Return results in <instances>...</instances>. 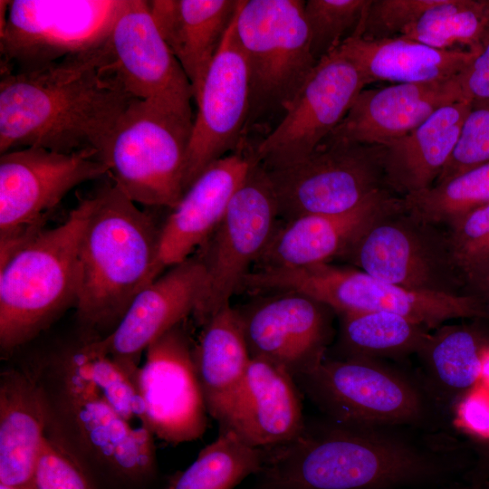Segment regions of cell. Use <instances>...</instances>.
Listing matches in <instances>:
<instances>
[{"label": "cell", "instance_id": "cell-30", "mask_svg": "<svg viewBox=\"0 0 489 489\" xmlns=\"http://www.w3.org/2000/svg\"><path fill=\"white\" fill-rule=\"evenodd\" d=\"M489 340L469 325H442L430 333L417 354L420 375L451 412L455 403L481 380Z\"/></svg>", "mask_w": 489, "mask_h": 489}, {"label": "cell", "instance_id": "cell-34", "mask_svg": "<svg viewBox=\"0 0 489 489\" xmlns=\"http://www.w3.org/2000/svg\"><path fill=\"white\" fill-rule=\"evenodd\" d=\"M62 388L95 394L129 422L142 423L143 407L134 380L115 360L87 342L63 361Z\"/></svg>", "mask_w": 489, "mask_h": 489}, {"label": "cell", "instance_id": "cell-14", "mask_svg": "<svg viewBox=\"0 0 489 489\" xmlns=\"http://www.w3.org/2000/svg\"><path fill=\"white\" fill-rule=\"evenodd\" d=\"M368 84L360 68L339 48L319 61L289 113L254 150L255 163L270 171L306 158Z\"/></svg>", "mask_w": 489, "mask_h": 489}, {"label": "cell", "instance_id": "cell-9", "mask_svg": "<svg viewBox=\"0 0 489 489\" xmlns=\"http://www.w3.org/2000/svg\"><path fill=\"white\" fill-rule=\"evenodd\" d=\"M128 0L0 1V71L40 68L105 45Z\"/></svg>", "mask_w": 489, "mask_h": 489}, {"label": "cell", "instance_id": "cell-10", "mask_svg": "<svg viewBox=\"0 0 489 489\" xmlns=\"http://www.w3.org/2000/svg\"><path fill=\"white\" fill-rule=\"evenodd\" d=\"M266 173L282 223L344 213L382 190H390L384 146L331 137L303 159Z\"/></svg>", "mask_w": 489, "mask_h": 489}, {"label": "cell", "instance_id": "cell-29", "mask_svg": "<svg viewBox=\"0 0 489 489\" xmlns=\"http://www.w3.org/2000/svg\"><path fill=\"white\" fill-rule=\"evenodd\" d=\"M363 72L369 83H427L459 75L479 53L440 50L422 43L396 37L368 41L359 36L340 47Z\"/></svg>", "mask_w": 489, "mask_h": 489}, {"label": "cell", "instance_id": "cell-16", "mask_svg": "<svg viewBox=\"0 0 489 489\" xmlns=\"http://www.w3.org/2000/svg\"><path fill=\"white\" fill-rule=\"evenodd\" d=\"M206 284L204 263L194 254L144 287L110 333L86 342L115 360L135 382L141 354L167 331L195 314L203 301Z\"/></svg>", "mask_w": 489, "mask_h": 489}, {"label": "cell", "instance_id": "cell-26", "mask_svg": "<svg viewBox=\"0 0 489 489\" xmlns=\"http://www.w3.org/2000/svg\"><path fill=\"white\" fill-rule=\"evenodd\" d=\"M239 0H150L149 12L188 78L197 103Z\"/></svg>", "mask_w": 489, "mask_h": 489}, {"label": "cell", "instance_id": "cell-17", "mask_svg": "<svg viewBox=\"0 0 489 489\" xmlns=\"http://www.w3.org/2000/svg\"><path fill=\"white\" fill-rule=\"evenodd\" d=\"M110 45L116 69L134 98L194 120L191 83L156 27L147 0H128Z\"/></svg>", "mask_w": 489, "mask_h": 489}, {"label": "cell", "instance_id": "cell-13", "mask_svg": "<svg viewBox=\"0 0 489 489\" xmlns=\"http://www.w3.org/2000/svg\"><path fill=\"white\" fill-rule=\"evenodd\" d=\"M280 222L267 173L254 162L223 219L197 254L206 272L205 295L193 315L198 324L203 327L241 290Z\"/></svg>", "mask_w": 489, "mask_h": 489}, {"label": "cell", "instance_id": "cell-44", "mask_svg": "<svg viewBox=\"0 0 489 489\" xmlns=\"http://www.w3.org/2000/svg\"><path fill=\"white\" fill-rule=\"evenodd\" d=\"M476 459L465 476V482L477 484L489 479V443L475 447Z\"/></svg>", "mask_w": 489, "mask_h": 489}, {"label": "cell", "instance_id": "cell-33", "mask_svg": "<svg viewBox=\"0 0 489 489\" xmlns=\"http://www.w3.org/2000/svg\"><path fill=\"white\" fill-rule=\"evenodd\" d=\"M400 37L440 50L480 53L489 41V0H436Z\"/></svg>", "mask_w": 489, "mask_h": 489}, {"label": "cell", "instance_id": "cell-41", "mask_svg": "<svg viewBox=\"0 0 489 489\" xmlns=\"http://www.w3.org/2000/svg\"><path fill=\"white\" fill-rule=\"evenodd\" d=\"M458 427L489 443V388L475 387L454 406L452 415Z\"/></svg>", "mask_w": 489, "mask_h": 489}, {"label": "cell", "instance_id": "cell-31", "mask_svg": "<svg viewBox=\"0 0 489 489\" xmlns=\"http://www.w3.org/2000/svg\"><path fill=\"white\" fill-rule=\"evenodd\" d=\"M340 355L336 358L402 360L417 354L430 330L398 314L384 312L340 314Z\"/></svg>", "mask_w": 489, "mask_h": 489}, {"label": "cell", "instance_id": "cell-19", "mask_svg": "<svg viewBox=\"0 0 489 489\" xmlns=\"http://www.w3.org/2000/svg\"><path fill=\"white\" fill-rule=\"evenodd\" d=\"M274 294L236 311L251 357L282 366L295 379L325 358L328 307L296 292Z\"/></svg>", "mask_w": 489, "mask_h": 489}, {"label": "cell", "instance_id": "cell-27", "mask_svg": "<svg viewBox=\"0 0 489 489\" xmlns=\"http://www.w3.org/2000/svg\"><path fill=\"white\" fill-rule=\"evenodd\" d=\"M472 107L469 99L446 105L407 136L384 146L386 181L393 193L404 197L435 184Z\"/></svg>", "mask_w": 489, "mask_h": 489}, {"label": "cell", "instance_id": "cell-12", "mask_svg": "<svg viewBox=\"0 0 489 489\" xmlns=\"http://www.w3.org/2000/svg\"><path fill=\"white\" fill-rule=\"evenodd\" d=\"M343 257L360 270L407 289L467 294L465 276L454 256L448 230L405 212L402 197L398 206L366 228Z\"/></svg>", "mask_w": 489, "mask_h": 489}, {"label": "cell", "instance_id": "cell-40", "mask_svg": "<svg viewBox=\"0 0 489 489\" xmlns=\"http://www.w3.org/2000/svg\"><path fill=\"white\" fill-rule=\"evenodd\" d=\"M447 229L454 256L465 276L489 261V203L470 212Z\"/></svg>", "mask_w": 489, "mask_h": 489}, {"label": "cell", "instance_id": "cell-11", "mask_svg": "<svg viewBox=\"0 0 489 489\" xmlns=\"http://www.w3.org/2000/svg\"><path fill=\"white\" fill-rule=\"evenodd\" d=\"M109 174L93 151L28 147L0 154V265L44 230L73 187Z\"/></svg>", "mask_w": 489, "mask_h": 489}, {"label": "cell", "instance_id": "cell-18", "mask_svg": "<svg viewBox=\"0 0 489 489\" xmlns=\"http://www.w3.org/2000/svg\"><path fill=\"white\" fill-rule=\"evenodd\" d=\"M197 106L187 156L186 191L211 164L238 151L240 146L248 111V75L235 16L207 72Z\"/></svg>", "mask_w": 489, "mask_h": 489}, {"label": "cell", "instance_id": "cell-8", "mask_svg": "<svg viewBox=\"0 0 489 489\" xmlns=\"http://www.w3.org/2000/svg\"><path fill=\"white\" fill-rule=\"evenodd\" d=\"M194 120L135 100L104 154L109 177L134 203L174 208L186 192Z\"/></svg>", "mask_w": 489, "mask_h": 489}, {"label": "cell", "instance_id": "cell-15", "mask_svg": "<svg viewBox=\"0 0 489 489\" xmlns=\"http://www.w3.org/2000/svg\"><path fill=\"white\" fill-rule=\"evenodd\" d=\"M184 322L149 346L135 378L143 407L141 426L173 445L201 437L208 414L195 366V345Z\"/></svg>", "mask_w": 489, "mask_h": 489}, {"label": "cell", "instance_id": "cell-21", "mask_svg": "<svg viewBox=\"0 0 489 489\" xmlns=\"http://www.w3.org/2000/svg\"><path fill=\"white\" fill-rule=\"evenodd\" d=\"M468 99L458 75L427 83H397L364 89L328 136L387 146L416 129L440 108Z\"/></svg>", "mask_w": 489, "mask_h": 489}, {"label": "cell", "instance_id": "cell-42", "mask_svg": "<svg viewBox=\"0 0 489 489\" xmlns=\"http://www.w3.org/2000/svg\"><path fill=\"white\" fill-rule=\"evenodd\" d=\"M458 80L465 96L473 103L489 101V41Z\"/></svg>", "mask_w": 489, "mask_h": 489}, {"label": "cell", "instance_id": "cell-23", "mask_svg": "<svg viewBox=\"0 0 489 489\" xmlns=\"http://www.w3.org/2000/svg\"><path fill=\"white\" fill-rule=\"evenodd\" d=\"M400 201L401 197L386 189L344 213L281 223L254 270L302 267L343 256L372 222Z\"/></svg>", "mask_w": 489, "mask_h": 489}, {"label": "cell", "instance_id": "cell-39", "mask_svg": "<svg viewBox=\"0 0 489 489\" xmlns=\"http://www.w3.org/2000/svg\"><path fill=\"white\" fill-rule=\"evenodd\" d=\"M489 162V101L473 103L453 154L435 184Z\"/></svg>", "mask_w": 489, "mask_h": 489}, {"label": "cell", "instance_id": "cell-28", "mask_svg": "<svg viewBox=\"0 0 489 489\" xmlns=\"http://www.w3.org/2000/svg\"><path fill=\"white\" fill-rule=\"evenodd\" d=\"M251 360L236 309L230 303L203 326L194 348L197 379L207 413L223 428Z\"/></svg>", "mask_w": 489, "mask_h": 489}, {"label": "cell", "instance_id": "cell-47", "mask_svg": "<svg viewBox=\"0 0 489 489\" xmlns=\"http://www.w3.org/2000/svg\"><path fill=\"white\" fill-rule=\"evenodd\" d=\"M0 489H13V488H10V487L5 486L4 484H0Z\"/></svg>", "mask_w": 489, "mask_h": 489}, {"label": "cell", "instance_id": "cell-2", "mask_svg": "<svg viewBox=\"0 0 489 489\" xmlns=\"http://www.w3.org/2000/svg\"><path fill=\"white\" fill-rule=\"evenodd\" d=\"M135 100L116 69L110 40L37 69L0 71V154L36 147L93 151L104 162L112 135Z\"/></svg>", "mask_w": 489, "mask_h": 489}, {"label": "cell", "instance_id": "cell-32", "mask_svg": "<svg viewBox=\"0 0 489 489\" xmlns=\"http://www.w3.org/2000/svg\"><path fill=\"white\" fill-rule=\"evenodd\" d=\"M270 447L245 443L234 430H219L185 470L173 474L164 489H235L265 465Z\"/></svg>", "mask_w": 489, "mask_h": 489}, {"label": "cell", "instance_id": "cell-45", "mask_svg": "<svg viewBox=\"0 0 489 489\" xmlns=\"http://www.w3.org/2000/svg\"><path fill=\"white\" fill-rule=\"evenodd\" d=\"M489 388V349L486 350L482 364L481 380Z\"/></svg>", "mask_w": 489, "mask_h": 489}, {"label": "cell", "instance_id": "cell-25", "mask_svg": "<svg viewBox=\"0 0 489 489\" xmlns=\"http://www.w3.org/2000/svg\"><path fill=\"white\" fill-rule=\"evenodd\" d=\"M52 420V406L32 374L8 369L0 377V484L34 486L36 462Z\"/></svg>", "mask_w": 489, "mask_h": 489}, {"label": "cell", "instance_id": "cell-7", "mask_svg": "<svg viewBox=\"0 0 489 489\" xmlns=\"http://www.w3.org/2000/svg\"><path fill=\"white\" fill-rule=\"evenodd\" d=\"M246 287L254 292H296L335 311L339 315L384 312L401 315L429 330L455 319H489L473 295L420 292L380 280L360 269L330 263L252 272Z\"/></svg>", "mask_w": 489, "mask_h": 489}, {"label": "cell", "instance_id": "cell-1", "mask_svg": "<svg viewBox=\"0 0 489 489\" xmlns=\"http://www.w3.org/2000/svg\"><path fill=\"white\" fill-rule=\"evenodd\" d=\"M475 447L451 430L306 419L279 446L262 489H452L475 462Z\"/></svg>", "mask_w": 489, "mask_h": 489}, {"label": "cell", "instance_id": "cell-38", "mask_svg": "<svg viewBox=\"0 0 489 489\" xmlns=\"http://www.w3.org/2000/svg\"><path fill=\"white\" fill-rule=\"evenodd\" d=\"M436 0H369L354 36L368 41L400 37Z\"/></svg>", "mask_w": 489, "mask_h": 489}, {"label": "cell", "instance_id": "cell-24", "mask_svg": "<svg viewBox=\"0 0 489 489\" xmlns=\"http://www.w3.org/2000/svg\"><path fill=\"white\" fill-rule=\"evenodd\" d=\"M299 388L282 366L251 357L225 426L245 443L273 447L294 438L304 427Z\"/></svg>", "mask_w": 489, "mask_h": 489}, {"label": "cell", "instance_id": "cell-4", "mask_svg": "<svg viewBox=\"0 0 489 489\" xmlns=\"http://www.w3.org/2000/svg\"><path fill=\"white\" fill-rule=\"evenodd\" d=\"M301 0H239L235 28L248 75L238 150L254 154L289 113L317 65Z\"/></svg>", "mask_w": 489, "mask_h": 489}, {"label": "cell", "instance_id": "cell-46", "mask_svg": "<svg viewBox=\"0 0 489 489\" xmlns=\"http://www.w3.org/2000/svg\"><path fill=\"white\" fill-rule=\"evenodd\" d=\"M453 489H489V479L477 484L463 483Z\"/></svg>", "mask_w": 489, "mask_h": 489}, {"label": "cell", "instance_id": "cell-5", "mask_svg": "<svg viewBox=\"0 0 489 489\" xmlns=\"http://www.w3.org/2000/svg\"><path fill=\"white\" fill-rule=\"evenodd\" d=\"M295 382L324 417L346 424L452 429V412L419 371L386 360L324 358Z\"/></svg>", "mask_w": 489, "mask_h": 489}, {"label": "cell", "instance_id": "cell-20", "mask_svg": "<svg viewBox=\"0 0 489 489\" xmlns=\"http://www.w3.org/2000/svg\"><path fill=\"white\" fill-rule=\"evenodd\" d=\"M57 411L78 446L114 475L131 483L155 475L153 434L134 427L101 397L62 388Z\"/></svg>", "mask_w": 489, "mask_h": 489}, {"label": "cell", "instance_id": "cell-36", "mask_svg": "<svg viewBox=\"0 0 489 489\" xmlns=\"http://www.w3.org/2000/svg\"><path fill=\"white\" fill-rule=\"evenodd\" d=\"M369 0H308L303 14L313 58L321 61L354 36Z\"/></svg>", "mask_w": 489, "mask_h": 489}, {"label": "cell", "instance_id": "cell-35", "mask_svg": "<svg viewBox=\"0 0 489 489\" xmlns=\"http://www.w3.org/2000/svg\"><path fill=\"white\" fill-rule=\"evenodd\" d=\"M401 197L405 212L423 222L449 227L489 203V162Z\"/></svg>", "mask_w": 489, "mask_h": 489}, {"label": "cell", "instance_id": "cell-3", "mask_svg": "<svg viewBox=\"0 0 489 489\" xmlns=\"http://www.w3.org/2000/svg\"><path fill=\"white\" fill-rule=\"evenodd\" d=\"M91 197L74 305L80 324L91 335L89 340L110 333L136 295L160 275L157 259L162 227L112 179Z\"/></svg>", "mask_w": 489, "mask_h": 489}, {"label": "cell", "instance_id": "cell-6", "mask_svg": "<svg viewBox=\"0 0 489 489\" xmlns=\"http://www.w3.org/2000/svg\"><path fill=\"white\" fill-rule=\"evenodd\" d=\"M92 206L82 197L60 225L44 229L0 265V348L30 341L75 305L81 239Z\"/></svg>", "mask_w": 489, "mask_h": 489}, {"label": "cell", "instance_id": "cell-43", "mask_svg": "<svg viewBox=\"0 0 489 489\" xmlns=\"http://www.w3.org/2000/svg\"><path fill=\"white\" fill-rule=\"evenodd\" d=\"M466 293L477 298L489 312V261L465 274Z\"/></svg>", "mask_w": 489, "mask_h": 489}, {"label": "cell", "instance_id": "cell-37", "mask_svg": "<svg viewBox=\"0 0 489 489\" xmlns=\"http://www.w3.org/2000/svg\"><path fill=\"white\" fill-rule=\"evenodd\" d=\"M34 489H93L65 440L47 431L34 474Z\"/></svg>", "mask_w": 489, "mask_h": 489}, {"label": "cell", "instance_id": "cell-22", "mask_svg": "<svg viewBox=\"0 0 489 489\" xmlns=\"http://www.w3.org/2000/svg\"><path fill=\"white\" fill-rule=\"evenodd\" d=\"M254 162L246 152L231 153L211 164L191 184L162 224L157 259L159 274L205 244Z\"/></svg>", "mask_w": 489, "mask_h": 489}]
</instances>
